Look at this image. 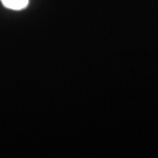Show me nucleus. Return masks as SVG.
<instances>
[{
    "label": "nucleus",
    "instance_id": "f257e3e1",
    "mask_svg": "<svg viewBox=\"0 0 158 158\" xmlns=\"http://www.w3.org/2000/svg\"><path fill=\"white\" fill-rule=\"evenodd\" d=\"M1 1L5 7L11 10H23L28 4V0H1Z\"/></svg>",
    "mask_w": 158,
    "mask_h": 158
}]
</instances>
